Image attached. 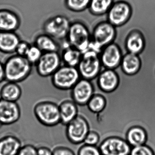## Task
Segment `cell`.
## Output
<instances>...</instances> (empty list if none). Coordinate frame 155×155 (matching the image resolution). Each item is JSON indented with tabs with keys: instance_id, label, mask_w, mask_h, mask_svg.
<instances>
[{
	"instance_id": "33",
	"label": "cell",
	"mask_w": 155,
	"mask_h": 155,
	"mask_svg": "<svg viewBox=\"0 0 155 155\" xmlns=\"http://www.w3.org/2000/svg\"><path fill=\"white\" fill-rule=\"evenodd\" d=\"M31 45V44L28 42L21 40L16 47L15 54L25 57Z\"/></svg>"
},
{
	"instance_id": "11",
	"label": "cell",
	"mask_w": 155,
	"mask_h": 155,
	"mask_svg": "<svg viewBox=\"0 0 155 155\" xmlns=\"http://www.w3.org/2000/svg\"><path fill=\"white\" fill-rule=\"evenodd\" d=\"M98 147L102 155H129L132 149L125 139L117 136L105 138Z\"/></svg>"
},
{
	"instance_id": "32",
	"label": "cell",
	"mask_w": 155,
	"mask_h": 155,
	"mask_svg": "<svg viewBox=\"0 0 155 155\" xmlns=\"http://www.w3.org/2000/svg\"><path fill=\"white\" fill-rule=\"evenodd\" d=\"M100 140V136L97 132L91 131L87 134L83 143L88 145L97 146Z\"/></svg>"
},
{
	"instance_id": "13",
	"label": "cell",
	"mask_w": 155,
	"mask_h": 155,
	"mask_svg": "<svg viewBox=\"0 0 155 155\" xmlns=\"http://www.w3.org/2000/svg\"><path fill=\"white\" fill-rule=\"evenodd\" d=\"M72 101L77 105H87L94 95V88L90 80L81 78L71 89Z\"/></svg>"
},
{
	"instance_id": "2",
	"label": "cell",
	"mask_w": 155,
	"mask_h": 155,
	"mask_svg": "<svg viewBox=\"0 0 155 155\" xmlns=\"http://www.w3.org/2000/svg\"><path fill=\"white\" fill-rule=\"evenodd\" d=\"M116 35L117 29L109 22L99 23L93 30L89 50L100 54L105 47L114 43Z\"/></svg>"
},
{
	"instance_id": "31",
	"label": "cell",
	"mask_w": 155,
	"mask_h": 155,
	"mask_svg": "<svg viewBox=\"0 0 155 155\" xmlns=\"http://www.w3.org/2000/svg\"><path fill=\"white\" fill-rule=\"evenodd\" d=\"M77 155H102L99 147L84 144L79 148Z\"/></svg>"
},
{
	"instance_id": "18",
	"label": "cell",
	"mask_w": 155,
	"mask_h": 155,
	"mask_svg": "<svg viewBox=\"0 0 155 155\" xmlns=\"http://www.w3.org/2000/svg\"><path fill=\"white\" fill-rule=\"evenodd\" d=\"M148 139L147 131L141 126H133L126 134V140L132 147L146 144Z\"/></svg>"
},
{
	"instance_id": "19",
	"label": "cell",
	"mask_w": 155,
	"mask_h": 155,
	"mask_svg": "<svg viewBox=\"0 0 155 155\" xmlns=\"http://www.w3.org/2000/svg\"><path fill=\"white\" fill-rule=\"evenodd\" d=\"M21 40L15 32L0 31V52L7 54L15 53L16 47Z\"/></svg>"
},
{
	"instance_id": "15",
	"label": "cell",
	"mask_w": 155,
	"mask_h": 155,
	"mask_svg": "<svg viewBox=\"0 0 155 155\" xmlns=\"http://www.w3.org/2000/svg\"><path fill=\"white\" fill-rule=\"evenodd\" d=\"M120 77L116 70L105 69L102 71L97 77L99 88L104 93H111L118 88Z\"/></svg>"
},
{
	"instance_id": "21",
	"label": "cell",
	"mask_w": 155,
	"mask_h": 155,
	"mask_svg": "<svg viewBox=\"0 0 155 155\" xmlns=\"http://www.w3.org/2000/svg\"><path fill=\"white\" fill-rule=\"evenodd\" d=\"M22 147L21 140L12 135L0 138V155H17Z\"/></svg>"
},
{
	"instance_id": "22",
	"label": "cell",
	"mask_w": 155,
	"mask_h": 155,
	"mask_svg": "<svg viewBox=\"0 0 155 155\" xmlns=\"http://www.w3.org/2000/svg\"><path fill=\"white\" fill-rule=\"evenodd\" d=\"M61 124L66 126L78 115L77 104L72 100H66L59 104Z\"/></svg>"
},
{
	"instance_id": "27",
	"label": "cell",
	"mask_w": 155,
	"mask_h": 155,
	"mask_svg": "<svg viewBox=\"0 0 155 155\" xmlns=\"http://www.w3.org/2000/svg\"><path fill=\"white\" fill-rule=\"evenodd\" d=\"M88 109L95 114H100L107 106V100L101 94H94L87 104Z\"/></svg>"
},
{
	"instance_id": "20",
	"label": "cell",
	"mask_w": 155,
	"mask_h": 155,
	"mask_svg": "<svg viewBox=\"0 0 155 155\" xmlns=\"http://www.w3.org/2000/svg\"><path fill=\"white\" fill-rule=\"evenodd\" d=\"M141 66L142 62L139 55L127 53L123 56L120 67L125 74L133 76L138 73Z\"/></svg>"
},
{
	"instance_id": "7",
	"label": "cell",
	"mask_w": 155,
	"mask_h": 155,
	"mask_svg": "<svg viewBox=\"0 0 155 155\" xmlns=\"http://www.w3.org/2000/svg\"><path fill=\"white\" fill-rule=\"evenodd\" d=\"M71 23L67 17L56 15L50 17L43 24L44 33L50 35L56 41L66 40Z\"/></svg>"
},
{
	"instance_id": "9",
	"label": "cell",
	"mask_w": 155,
	"mask_h": 155,
	"mask_svg": "<svg viewBox=\"0 0 155 155\" xmlns=\"http://www.w3.org/2000/svg\"><path fill=\"white\" fill-rule=\"evenodd\" d=\"M66 126V137L70 143L75 145L83 143L90 131L88 121L80 115L77 116Z\"/></svg>"
},
{
	"instance_id": "36",
	"label": "cell",
	"mask_w": 155,
	"mask_h": 155,
	"mask_svg": "<svg viewBox=\"0 0 155 155\" xmlns=\"http://www.w3.org/2000/svg\"><path fill=\"white\" fill-rule=\"evenodd\" d=\"M37 155H53V151L48 147L41 146L37 148Z\"/></svg>"
},
{
	"instance_id": "5",
	"label": "cell",
	"mask_w": 155,
	"mask_h": 155,
	"mask_svg": "<svg viewBox=\"0 0 155 155\" xmlns=\"http://www.w3.org/2000/svg\"><path fill=\"white\" fill-rule=\"evenodd\" d=\"M66 41L70 46L82 54L89 50L91 35L87 27L80 22L71 24Z\"/></svg>"
},
{
	"instance_id": "10",
	"label": "cell",
	"mask_w": 155,
	"mask_h": 155,
	"mask_svg": "<svg viewBox=\"0 0 155 155\" xmlns=\"http://www.w3.org/2000/svg\"><path fill=\"white\" fill-rule=\"evenodd\" d=\"M62 59L58 52L43 53L35 64L37 74L43 78L51 77L62 65Z\"/></svg>"
},
{
	"instance_id": "25",
	"label": "cell",
	"mask_w": 155,
	"mask_h": 155,
	"mask_svg": "<svg viewBox=\"0 0 155 155\" xmlns=\"http://www.w3.org/2000/svg\"><path fill=\"white\" fill-rule=\"evenodd\" d=\"M33 44L36 45L43 53L59 52L60 48L57 41L44 33L35 36Z\"/></svg>"
},
{
	"instance_id": "37",
	"label": "cell",
	"mask_w": 155,
	"mask_h": 155,
	"mask_svg": "<svg viewBox=\"0 0 155 155\" xmlns=\"http://www.w3.org/2000/svg\"><path fill=\"white\" fill-rule=\"evenodd\" d=\"M5 80V76L4 63L2 62L0 60V84Z\"/></svg>"
},
{
	"instance_id": "28",
	"label": "cell",
	"mask_w": 155,
	"mask_h": 155,
	"mask_svg": "<svg viewBox=\"0 0 155 155\" xmlns=\"http://www.w3.org/2000/svg\"><path fill=\"white\" fill-rule=\"evenodd\" d=\"M91 0H65L66 8L75 12H81L89 8Z\"/></svg>"
},
{
	"instance_id": "8",
	"label": "cell",
	"mask_w": 155,
	"mask_h": 155,
	"mask_svg": "<svg viewBox=\"0 0 155 155\" xmlns=\"http://www.w3.org/2000/svg\"><path fill=\"white\" fill-rule=\"evenodd\" d=\"M131 4L124 0L115 2L107 13V21L116 28L123 27L128 23L133 15Z\"/></svg>"
},
{
	"instance_id": "29",
	"label": "cell",
	"mask_w": 155,
	"mask_h": 155,
	"mask_svg": "<svg viewBox=\"0 0 155 155\" xmlns=\"http://www.w3.org/2000/svg\"><path fill=\"white\" fill-rule=\"evenodd\" d=\"M43 53L35 45H31L25 57L32 65H35Z\"/></svg>"
},
{
	"instance_id": "1",
	"label": "cell",
	"mask_w": 155,
	"mask_h": 155,
	"mask_svg": "<svg viewBox=\"0 0 155 155\" xmlns=\"http://www.w3.org/2000/svg\"><path fill=\"white\" fill-rule=\"evenodd\" d=\"M4 67L5 81L19 84L30 76L33 65L25 57L15 54L7 58Z\"/></svg>"
},
{
	"instance_id": "3",
	"label": "cell",
	"mask_w": 155,
	"mask_h": 155,
	"mask_svg": "<svg viewBox=\"0 0 155 155\" xmlns=\"http://www.w3.org/2000/svg\"><path fill=\"white\" fill-rule=\"evenodd\" d=\"M33 113L42 125L53 127L61 124L59 105L49 100L39 101L35 105Z\"/></svg>"
},
{
	"instance_id": "23",
	"label": "cell",
	"mask_w": 155,
	"mask_h": 155,
	"mask_svg": "<svg viewBox=\"0 0 155 155\" xmlns=\"http://www.w3.org/2000/svg\"><path fill=\"white\" fill-rule=\"evenodd\" d=\"M82 53L70 46L67 41L63 45V49L60 54L64 65L77 68L82 57Z\"/></svg>"
},
{
	"instance_id": "14",
	"label": "cell",
	"mask_w": 155,
	"mask_h": 155,
	"mask_svg": "<svg viewBox=\"0 0 155 155\" xmlns=\"http://www.w3.org/2000/svg\"><path fill=\"white\" fill-rule=\"evenodd\" d=\"M21 109L17 102L0 98V122L3 125L13 124L21 118Z\"/></svg>"
},
{
	"instance_id": "4",
	"label": "cell",
	"mask_w": 155,
	"mask_h": 155,
	"mask_svg": "<svg viewBox=\"0 0 155 155\" xmlns=\"http://www.w3.org/2000/svg\"><path fill=\"white\" fill-rule=\"evenodd\" d=\"M102 66L100 54L89 50L82 54L77 68L81 78L91 81L98 77L102 71Z\"/></svg>"
},
{
	"instance_id": "6",
	"label": "cell",
	"mask_w": 155,
	"mask_h": 155,
	"mask_svg": "<svg viewBox=\"0 0 155 155\" xmlns=\"http://www.w3.org/2000/svg\"><path fill=\"white\" fill-rule=\"evenodd\" d=\"M81 78L77 68L63 65L51 76V82L57 89L67 90L72 89Z\"/></svg>"
},
{
	"instance_id": "12",
	"label": "cell",
	"mask_w": 155,
	"mask_h": 155,
	"mask_svg": "<svg viewBox=\"0 0 155 155\" xmlns=\"http://www.w3.org/2000/svg\"><path fill=\"white\" fill-rule=\"evenodd\" d=\"M102 65L106 69L115 70L120 67L123 58L122 50L115 43L105 47L100 54Z\"/></svg>"
},
{
	"instance_id": "30",
	"label": "cell",
	"mask_w": 155,
	"mask_h": 155,
	"mask_svg": "<svg viewBox=\"0 0 155 155\" xmlns=\"http://www.w3.org/2000/svg\"><path fill=\"white\" fill-rule=\"evenodd\" d=\"M129 155H155V153L152 147L146 144L132 147Z\"/></svg>"
},
{
	"instance_id": "35",
	"label": "cell",
	"mask_w": 155,
	"mask_h": 155,
	"mask_svg": "<svg viewBox=\"0 0 155 155\" xmlns=\"http://www.w3.org/2000/svg\"><path fill=\"white\" fill-rule=\"evenodd\" d=\"M52 151L53 155H76L72 149L62 146L56 147Z\"/></svg>"
},
{
	"instance_id": "16",
	"label": "cell",
	"mask_w": 155,
	"mask_h": 155,
	"mask_svg": "<svg viewBox=\"0 0 155 155\" xmlns=\"http://www.w3.org/2000/svg\"><path fill=\"white\" fill-rule=\"evenodd\" d=\"M20 16L10 9H0V31L15 32L21 26Z\"/></svg>"
},
{
	"instance_id": "24",
	"label": "cell",
	"mask_w": 155,
	"mask_h": 155,
	"mask_svg": "<svg viewBox=\"0 0 155 155\" xmlns=\"http://www.w3.org/2000/svg\"><path fill=\"white\" fill-rule=\"evenodd\" d=\"M22 90L18 83L7 81L0 89V98L17 102L22 97Z\"/></svg>"
},
{
	"instance_id": "38",
	"label": "cell",
	"mask_w": 155,
	"mask_h": 155,
	"mask_svg": "<svg viewBox=\"0 0 155 155\" xmlns=\"http://www.w3.org/2000/svg\"><path fill=\"white\" fill-rule=\"evenodd\" d=\"M2 126H3V125L2 124H1V122H0V128H1V127H2Z\"/></svg>"
},
{
	"instance_id": "26",
	"label": "cell",
	"mask_w": 155,
	"mask_h": 155,
	"mask_svg": "<svg viewBox=\"0 0 155 155\" xmlns=\"http://www.w3.org/2000/svg\"><path fill=\"white\" fill-rule=\"evenodd\" d=\"M115 2V0H91L89 12L95 16H102L107 14Z\"/></svg>"
},
{
	"instance_id": "17",
	"label": "cell",
	"mask_w": 155,
	"mask_h": 155,
	"mask_svg": "<svg viewBox=\"0 0 155 155\" xmlns=\"http://www.w3.org/2000/svg\"><path fill=\"white\" fill-rule=\"evenodd\" d=\"M125 44L127 53L139 55L145 48L144 35L138 29L133 30L127 35Z\"/></svg>"
},
{
	"instance_id": "34",
	"label": "cell",
	"mask_w": 155,
	"mask_h": 155,
	"mask_svg": "<svg viewBox=\"0 0 155 155\" xmlns=\"http://www.w3.org/2000/svg\"><path fill=\"white\" fill-rule=\"evenodd\" d=\"M17 155H37V148L32 144L22 146Z\"/></svg>"
}]
</instances>
